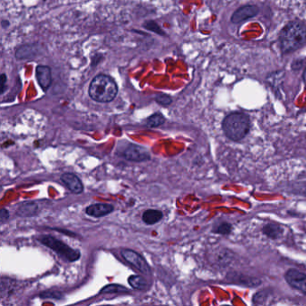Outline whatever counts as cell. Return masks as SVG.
Returning <instances> with one entry per match:
<instances>
[{
  "instance_id": "cell-19",
  "label": "cell",
  "mask_w": 306,
  "mask_h": 306,
  "mask_svg": "<svg viewBox=\"0 0 306 306\" xmlns=\"http://www.w3.org/2000/svg\"><path fill=\"white\" fill-rule=\"evenodd\" d=\"M166 122V118L160 112H156L146 120V125L150 128H157Z\"/></svg>"
},
{
  "instance_id": "cell-14",
  "label": "cell",
  "mask_w": 306,
  "mask_h": 306,
  "mask_svg": "<svg viewBox=\"0 0 306 306\" xmlns=\"http://www.w3.org/2000/svg\"><path fill=\"white\" fill-rule=\"evenodd\" d=\"M37 212H38V205L36 204V202L27 201L21 204L16 211V215L21 217H31L35 216Z\"/></svg>"
},
{
  "instance_id": "cell-5",
  "label": "cell",
  "mask_w": 306,
  "mask_h": 306,
  "mask_svg": "<svg viewBox=\"0 0 306 306\" xmlns=\"http://www.w3.org/2000/svg\"><path fill=\"white\" fill-rule=\"evenodd\" d=\"M118 154H120L126 160L136 163L150 160L151 158L149 152L145 147L133 143H128L125 146H123V149H118Z\"/></svg>"
},
{
  "instance_id": "cell-12",
  "label": "cell",
  "mask_w": 306,
  "mask_h": 306,
  "mask_svg": "<svg viewBox=\"0 0 306 306\" xmlns=\"http://www.w3.org/2000/svg\"><path fill=\"white\" fill-rule=\"evenodd\" d=\"M40 54L39 47L35 44H26L21 46L15 52V58L17 60H30Z\"/></svg>"
},
{
  "instance_id": "cell-21",
  "label": "cell",
  "mask_w": 306,
  "mask_h": 306,
  "mask_svg": "<svg viewBox=\"0 0 306 306\" xmlns=\"http://www.w3.org/2000/svg\"><path fill=\"white\" fill-rule=\"evenodd\" d=\"M232 230H233V226L231 224L227 222H222L215 227L213 232L221 236H228L231 234Z\"/></svg>"
},
{
  "instance_id": "cell-13",
  "label": "cell",
  "mask_w": 306,
  "mask_h": 306,
  "mask_svg": "<svg viewBox=\"0 0 306 306\" xmlns=\"http://www.w3.org/2000/svg\"><path fill=\"white\" fill-rule=\"evenodd\" d=\"M284 227L275 223H269L262 227L263 235L271 240H278L284 235Z\"/></svg>"
},
{
  "instance_id": "cell-10",
  "label": "cell",
  "mask_w": 306,
  "mask_h": 306,
  "mask_svg": "<svg viewBox=\"0 0 306 306\" xmlns=\"http://www.w3.org/2000/svg\"><path fill=\"white\" fill-rule=\"evenodd\" d=\"M61 180L72 193L80 194L84 191V185H83L82 181L74 173L66 172L61 175Z\"/></svg>"
},
{
  "instance_id": "cell-1",
  "label": "cell",
  "mask_w": 306,
  "mask_h": 306,
  "mask_svg": "<svg viewBox=\"0 0 306 306\" xmlns=\"http://www.w3.org/2000/svg\"><path fill=\"white\" fill-rule=\"evenodd\" d=\"M306 42V25L304 23L291 22L282 29L279 34L280 48L284 53L300 49Z\"/></svg>"
},
{
  "instance_id": "cell-20",
  "label": "cell",
  "mask_w": 306,
  "mask_h": 306,
  "mask_svg": "<svg viewBox=\"0 0 306 306\" xmlns=\"http://www.w3.org/2000/svg\"><path fill=\"white\" fill-rule=\"evenodd\" d=\"M217 264L226 267L233 260V253L229 250H222L219 251V254L216 255Z\"/></svg>"
},
{
  "instance_id": "cell-24",
  "label": "cell",
  "mask_w": 306,
  "mask_h": 306,
  "mask_svg": "<svg viewBox=\"0 0 306 306\" xmlns=\"http://www.w3.org/2000/svg\"><path fill=\"white\" fill-rule=\"evenodd\" d=\"M156 102L162 106H168L172 102L171 96L166 95V94H158L156 96Z\"/></svg>"
},
{
  "instance_id": "cell-8",
  "label": "cell",
  "mask_w": 306,
  "mask_h": 306,
  "mask_svg": "<svg viewBox=\"0 0 306 306\" xmlns=\"http://www.w3.org/2000/svg\"><path fill=\"white\" fill-rule=\"evenodd\" d=\"M260 12L259 7L256 5H243L233 14L231 17V22L234 24H239L243 21L255 17Z\"/></svg>"
},
{
  "instance_id": "cell-9",
  "label": "cell",
  "mask_w": 306,
  "mask_h": 306,
  "mask_svg": "<svg viewBox=\"0 0 306 306\" xmlns=\"http://www.w3.org/2000/svg\"><path fill=\"white\" fill-rule=\"evenodd\" d=\"M36 79L44 92L49 90L52 84V75L51 69L48 66L39 65L36 68Z\"/></svg>"
},
{
  "instance_id": "cell-25",
  "label": "cell",
  "mask_w": 306,
  "mask_h": 306,
  "mask_svg": "<svg viewBox=\"0 0 306 306\" xmlns=\"http://www.w3.org/2000/svg\"><path fill=\"white\" fill-rule=\"evenodd\" d=\"M40 297L43 298H54V299H61L63 297V295L61 292H45L40 295Z\"/></svg>"
},
{
  "instance_id": "cell-22",
  "label": "cell",
  "mask_w": 306,
  "mask_h": 306,
  "mask_svg": "<svg viewBox=\"0 0 306 306\" xmlns=\"http://www.w3.org/2000/svg\"><path fill=\"white\" fill-rule=\"evenodd\" d=\"M143 27L146 30L151 31L153 33H155L156 34H159L161 36L166 35V33L163 31L159 25H157L155 21H147L144 25Z\"/></svg>"
},
{
  "instance_id": "cell-2",
  "label": "cell",
  "mask_w": 306,
  "mask_h": 306,
  "mask_svg": "<svg viewBox=\"0 0 306 306\" xmlns=\"http://www.w3.org/2000/svg\"><path fill=\"white\" fill-rule=\"evenodd\" d=\"M222 129L227 138L234 142H239L250 133L251 121L245 113L233 112L224 119Z\"/></svg>"
},
{
  "instance_id": "cell-29",
  "label": "cell",
  "mask_w": 306,
  "mask_h": 306,
  "mask_svg": "<svg viewBox=\"0 0 306 306\" xmlns=\"http://www.w3.org/2000/svg\"></svg>"
},
{
  "instance_id": "cell-28",
  "label": "cell",
  "mask_w": 306,
  "mask_h": 306,
  "mask_svg": "<svg viewBox=\"0 0 306 306\" xmlns=\"http://www.w3.org/2000/svg\"><path fill=\"white\" fill-rule=\"evenodd\" d=\"M303 77H304V80H305V82L306 83V70L304 72V75H303Z\"/></svg>"
},
{
  "instance_id": "cell-16",
  "label": "cell",
  "mask_w": 306,
  "mask_h": 306,
  "mask_svg": "<svg viewBox=\"0 0 306 306\" xmlns=\"http://www.w3.org/2000/svg\"><path fill=\"white\" fill-rule=\"evenodd\" d=\"M162 211L157 209H147L143 213L142 220L146 225H155L163 218Z\"/></svg>"
},
{
  "instance_id": "cell-7",
  "label": "cell",
  "mask_w": 306,
  "mask_h": 306,
  "mask_svg": "<svg viewBox=\"0 0 306 306\" xmlns=\"http://www.w3.org/2000/svg\"><path fill=\"white\" fill-rule=\"evenodd\" d=\"M286 283L294 289L306 296V274L296 269H289L285 273Z\"/></svg>"
},
{
  "instance_id": "cell-3",
  "label": "cell",
  "mask_w": 306,
  "mask_h": 306,
  "mask_svg": "<svg viewBox=\"0 0 306 306\" xmlns=\"http://www.w3.org/2000/svg\"><path fill=\"white\" fill-rule=\"evenodd\" d=\"M118 94V86L109 75H98L91 82L89 96L98 102H110Z\"/></svg>"
},
{
  "instance_id": "cell-6",
  "label": "cell",
  "mask_w": 306,
  "mask_h": 306,
  "mask_svg": "<svg viewBox=\"0 0 306 306\" xmlns=\"http://www.w3.org/2000/svg\"><path fill=\"white\" fill-rule=\"evenodd\" d=\"M121 256L128 263L140 271L141 273L145 275H150V267L147 264L146 260L137 252L130 249H124L121 251Z\"/></svg>"
},
{
  "instance_id": "cell-18",
  "label": "cell",
  "mask_w": 306,
  "mask_h": 306,
  "mask_svg": "<svg viewBox=\"0 0 306 306\" xmlns=\"http://www.w3.org/2000/svg\"><path fill=\"white\" fill-rule=\"evenodd\" d=\"M128 281H129V284L131 285V287L137 289V290H144L148 286L146 279L143 276H138V275H132L129 277Z\"/></svg>"
},
{
  "instance_id": "cell-11",
  "label": "cell",
  "mask_w": 306,
  "mask_h": 306,
  "mask_svg": "<svg viewBox=\"0 0 306 306\" xmlns=\"http://www.w3.org/2000/svg\"><path fill=\"white\" fill-rule=\"evenodd\" d=\"M113 210H114V207L110 204L96 203V204H92L90 206H87L86 213L88 216L102 217V216L109 215Z\"/></svg>"
},
{
  "instance_id": "cell-15",
  "label": "cell",
  "mask_w": 306,
  "mask_h": 306,
  "mask_svg": "<svg viewBox=\"0 0 306 306\" xmlns=\"http://www.w3.org/2000/svg\"><path fill=\"white\" fill-rule=\"evenodd\" d=\"M229 277V276H228ZM232 278L233 283H236L238 285L241 286H250V287H256L261 285V281L256 277H251V276H243V275H236L234 274Z\"/></svg>"
},
{
  "instance_id": "cell-4",
  "label": "cell",
  "mask_w": 306,
  "mask_h": 306,
  "mask_svg": "<svg viewBox=\"0 0 306 306\" xmlns=\"http://www.w3.org/2000/svg\"><path fill=\"white\" fill-rule=\"evenodd\" d=\"M41 244L47 246L50 250L56 252L59 256L69 262L78 261L80 259V251L71 248L63 241L56 239L50 236H41L38 238Z\"/></svg>"
},
{
  "instance_id": "cell-27",
  "label": "cell",
  "mask_w": 306,
  "mask_h": 306,
  "mask_svg": "<svg viewBox=\"0 0 306 306\" xmlns=\"http://www.w3.org/2000/svg\"><path fill=\"white\" fill-rule=\"evenodd\" d=\"M6 75L5 74L1 75V95H3L5 91V83H6Z\"/></svg>"
},
{
  "instance_id": "cell-17",
  "label": "cell",
  "mask_w": 306,
  "mask_h": 306,
  "mask_svg": "<svg viewBox=\"0 0 306 306\" xmlns=\"http://www.w3.org/2000/svg\"><path fill=\"white\" fill-rule=\"evenodd\" d=\"M272 293L270 289H264L261 291L257 292L252 297V304L256 306H264L268 304V300L271 298Z\"/></svg>"
},
{
  "instance_id": "cell-26",
  "label": "cell",
  "mask_w": 306,
  "mask_h": 306,
  "mask_svg": "<svg viewBox=\"0 0 306 306\" xmlns=\"http://www.w3.org/2000/svg\"><path fill=\"white\" fill-rule=\"evenodd\" d=\"M9 218V212L8 210H6L5 208H3L0 211V219L1 222H5V220H7Z\"/></svg>"
},
{
  "instance_id": "cell-23",
  "label": "cell",
  "mask_w": 306,
  "mask_h": 306,
  "mask_svg": "<svg viewBox=\"0 0 306 306\" xmlns=\"http://www.w3.org/2000/svg\"><path fill=\"white\" fill-rule=\"evenodd\" d=\"M128 288L125 286H121L120 285H109L106 286L101 290V294H111V293H121V292H128Z\"/></svg>"
}]
</instances>
